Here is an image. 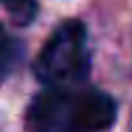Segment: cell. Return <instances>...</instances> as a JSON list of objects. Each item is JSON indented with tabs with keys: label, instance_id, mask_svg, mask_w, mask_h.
Returning a JSON list of instances; mask_svg holds the SVG:
<instances>
[{
	"label": "cell",
	"instance_id": "obj_1",
	"mask_svg": "<svg viewBox=\"0 0 132 132\" xmlns=\"http://www.w3.org/2000/svg\"><path fill=\"white\" fill-rule=\"evenodd\" d=\"M117 104L96 88H47L26 109V132H101Z\"/></svg>",
	"mask_w": 132,
	"mask_h": 132
},
{
	"label": "cell",
	"instance_id": "obj_2",
	"mask_svg": "<svg viewBox=\"0 0 132 132\" xmlns=\"http://www.w3.org/2000/svg\"><path fill=\"white\" fill-rule=\"evenodd\" d=\"M88 70V34L80 21H65L47 39L34 62L36 78L49 88H70L73 83H83Z\"/></svg>",
	"mask_w": 132,
	"mask_h": 132
},
{
	"label": "cell",
	"instance_id": "obj_3",
	"mask_svg": "<svg viewBox=\"0 0 132 132\" xmlns=\"http://www.w3.org/2000/svg\"><path fill=\"white\" fill-rule=\"evenodd\" d=\"M18 52H21V47L5 34V26L0 23V83L11 75L13 65L18 62Z\"/></svg>",
	"mask_w": 132,
	"mask_h": 132
},
{
	"label": "cell",
	"instance_id": "obj_4",
	"mask_svg": "<svg viewBox=\"0 0 132 132\" xmlns=\"http://www.w3.org/2000/svg\"><path fill=\"white\" fill-rule=\"evenodd\" d=\"M0 5L11 13V21L16 26H29L36 18V11H39L36 0H0Z\"/></svg>",
	"mask_w": 132,
	"mask_h": 132
}]
</instances>
